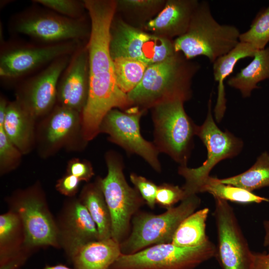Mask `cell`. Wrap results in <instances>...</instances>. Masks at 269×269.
<instances>
[{"mask_svg": "<svg viewBox=\"0 0 269 269\" xmlns=\"http://www.w3.org/2000/svg\"><path fill=\"white\" fill-rule=\"evenodd\" d=\"M8 102L3 97L0 99V127H2L7 111Z\"/></svg>", "mask_w": 269, "mask_h": 269, "instance_id": "obj_39", "label": "cell"}, {"mask_svg": "<svg viewBox=\"0 0 269 269\" xmlns=\"http://www.w3.org/2000/svg\"><path fill=\"white\" fill-rule=\"evenodd\" d=\"M143 111L137 107L125 112L112 109L104 118L100 133H106L111 141L128 152L141 157L154 170L160 172L161 168L158 149L154 143L145 140L140 134L139 121Z\"/></svg>", "mask_w": 269, "mask_h": 269, "instance_id": "obj_12", "label": "cell"}, {"mask_svg": "<svg viewBox=\"0 0 269 269\" xmlns=\"http://www.w3.org/2000/svg\"><path fill=\"white\" fill-rule=\"evenodd\" d=\"M91 31L86 46L88 52L89 91L81 114V132L86 142L100 133L106 115L116 108L132 106L127 94L119 88L110 52V28L116 11V0H84Z\"/></svg>", "mask_w": 269, "mask_h": 269, "instance_id": "obj_1", "label": "cell"}, {"mask_svg": "<svg viewBox=\"0 0 269 269\" xmlns=\"http://www.w3.org/2000/svg\"><path fill=\"white\" fill-rule=\"evenodd\" d=\"M110 52L113 59L131 58L148 66L177 53L170 39L146 32L115 17L110 28Z\"/></svg>", "mask_w": 269, "mask_h": 269, "instance_id": "obj_11", "label": "cell"}, {"mask_svg": "<svg viewBox=\"0 0 269 269\" xmlns=\"http://www.w3.org/2000/svg\"><path fill=\"white\" fill-rule=\"evenodd\" d=\"M130 177L145 202L150 208H154L158 186L146 178L134 173H131Z\"/></svg>", "mask_w": 269, "mask_h": 269, "instance_id": "obj_33", "label": "cell"}, {"mask_svg": "<svg viewBox=\"0 0 269 269\" xmlns=\"http://www.w3.org/2000/svg\"><path fill=\"white\" fill-rule=\"evenodd\" d=\"M208 208L193 212L177 228L171 243L177 246L191 248L203 245L210 240L206 233Z\"/></svg>", "mask_w": 269, "mask_h": 269, "instance_id": "obj_25", "label": "cell"}, {"mask_svg": "<svg viewBox=\"0 0 269 269\" xmlns=\"http://www.w3.org/2000/svg\"><path fill=\"white\" fill-rule=\"evenodd\" d=\"M201 192H208L214 198L242 204L269 202V199L257 195L243 188L221 183L219 178L209 176L201 188Z\"/></svg>", "mask_w": 269, "mask_h": 269, "instance_id": "obj_27", "label": "cell"}, {"mask_svg": "<svg viewBox=\"0 0 269 269\" xmlns=\"http://www.w3.org/2000/svg\"><path fill=\"white\" fill-rule=\"evenodd\" d=\"M165 2L161 0H116V9L133 13H143L163 6Z\"/></svg>", "mask_w": 269, "mask_h": 269, "instance_id": "obj_34", "label": "cell"}, {"mask_svg": "<svg viewBox=\"0 0 269 269\" xmlns=\"http://www.w3.org/2000/svg\"><path fill=\"white\" fill-rule=\"evenodd\" d=\"M67 172V174L76 176L81 181L87 182L94 175L90 163L78 158H73L70 160L68 164Z\"/></svg>", "mask_w": 269, "mask_h": 269, "instance_id": "obj_35", "label": "cell"}, {"mask_svg": "<svg viewBox=\"0 0 269 269\" xmlns=\"http://www.w3.org/2000/svg\"><path fill=\"white\" fill-rule=\"evenodd\" d=\"M216 255V247L210 241L191 248L161 244L122 254L110 269H195Z\"/></svg>", "mask_w": 269, "mask_h": 269, "instance_id": "obj_9", "label": "cell"}, {"mask_svg": "<svg viewBox=\"0 0 269 269\" xmlns=\"http://www.w3.org/2000/svg\"><path fill=\"white\" fill-rule=\"evenodd\" d=\"M33 2L62 16L74 19H84L87 11L84 0H34Z\"/></svg>", "mask_w": 269, "mask_h": 269, "instance_id": "obj_30", "label": "cell"}, {"mask_svg": "<svg viewBox=\"0 0 269 269\" xmlns=\"http://www.w3.org/2000/svg\"><path fill=\"white\" fill-rule=\"evenodd\" d=\"M219 180L222 183L239 187L250 192L269 187V153L267 151L262 153L255 163L245 172Z\"/></svg>", "mask_w": 269, "mask_h": 269, "instance_id": "obj_26", "label": "cell"}, {"mask_svg": "<svg viewBox=\"0 0 269 269\" xmlns=\"http://www.w3.org/2000/svg\"><path fill=\"white\" fill-rule=\"evenodd\" d=\"M214 198L218 235L216 258L223 269H251L253 252L250 249L233 208L227 201Z\"/></svg>", "mask_w": 269, "mask_h": 269, "instance_id": "obj_13", "label": "cell"}, {"mask_svg": "<svg viewBox=\"0 0 269 269\" xmlns=\"http://www.w3.org/2000/svg\"><path fill=\"white\" fill-rule=\"evenodd\" d=\"M79 135L82 137L81 114L57 105L48 114L39 130L41 153L50 155Z\"/></svg>", "mask_w": 269, "mask_h": 269, "instance_id": "obj_16", "label": "cell"}, {"mask_svg": "<svg viewBox=\"0 0 269 269\" xmlns=\"http://www.w3.org/2000/svg\"><path fill=\"white\" fill-rule=\"evenodd\" d=\"M22 153L0 127V167L2 173L15 168L20 162Z\"/></svg>", "mask_w": 269, "mask_h": 269, "instance_id": "obj_31", "label": "cell"}, {"mask_svg": "<svg viewBox=\"0 0 269 269\" xmlns=\"http://www.w3.org/2000/svg\"><path fill=\"white\" fill-rule=\"evenodd\" d=\"M185 198L184 191L177 185L163 183L157 187L156 203L166 209L174 207L177 202Z\"/></svg>", "mask_w": 269, "mask_h": 269, "instance_id": "obj_32", "label": "cell"}, {"mask_svg": "<svg viewBox=\"0 0 269 269\" xmlns=\"http://www.w3.org/2000/svg\"><path fill=\"white\" fill-rule=\"evenodd\" d=\"M81 202L88 209L95 222L99 240L112 238V220L109 208L102 192L100 179L84 188Z\"/></svg>", "mask_w": 269, "mask_h": 269, "instance_id": "obj_24", "label": "cell"}, {"mask_svg": "<svg viewBox=\"0 0 269 269\" xmlns=\"http://www.w3.org/2000/svg\"><path fill=\"white\" fill-rule=\"evenodd\" d=\"M180 54L148 66L140 82L127 94L132 105L152 108L165 100L190 98L191 79L200 66Z\"/></svg>", "mask_w": 269, "mask_h": 269, "instance_id": "obj_2", "label": "cell"}, {"mask_svg": "<svg viewBox=\"0 0 269 269\" xmlns=\"http://www.w3.org/2000/svg\"><path fill=\"white\" fill-rule=\"evenodd\" d=\"M265 231L263 245L265 247H269V220H265L263 222Z\"/></svg>", "mask_w": 269, "mask_h": 269, "instance_id": "obj_40", "label": "cell"}, {"mask_svg": "<svg viewBox=\"0 0 269 269\" xmlns=\"http://www.w3.org/2000/svg\"><path fill=\"white\" fill-rule=\"evenodd\" d=\"M197 0H168L161 10L144 25L151 33L170 39L183 35L199 4Z\"/></svg>", "mask_w": 269, "mask_h": 269, "instance_id": "obj_18", "label": "cell"}, {"mask_svg": "<svg viewBox=\"0 0 269 269\" xmlns=\"http://www.w3.org/2000/svg\"><path fill=\"white\" fill-rule=\"evenodd\" d=\"M251 269H269V253H253Z\"/></svg>", "mask_w": 269, "mask_h": 269, "instance_id": "obj_38", "label": "cell"}, {"mask_svg": "<svg viewBox=\"0 0 269 269\" xmlns=\"http://www.w3.org/2000/svg\"><path fill=\"white\" fill-rule=\"evenodd\" d=\"M107 176L99 179L112 220V238L121 244L129 236L131 221L145 201L135 188L125 179L122 158L110 151L106 154Z\"/></svg>", "mask_w": 269, "mask_h": 269, "instance_id": "obj_6", "label": "cell"}, {"mask_svg": "<svg viewBox=\"0 0 269 269\" xmlns=\"http://www.w3.org/2000/svg\"><path fill=\"white\" fill-rule=\"evenodd\" d=\"M71 55L60 57L24 79L16 92V100L35 119L48 114L57 101L60 77Z\"/></svg>", "mask_w": 269, "mask_h": 269, "instance_id": "obj_14", "label": "cell"}, {"mask_svg": "<svg viewBox=\"0 0 269 269\" xmlns=\"http://www.w3.org/2000/svg\"><path fill=\"white\" fill-rule=\"evenodd\" d=\"M268 249H269V252H268V253H269V247H268Z\"/></svg>", "mask_w": 269, "mask_h": 269, "instance_id": "obj_42", "label": "cell"}, {"mask_svg": "<svg viewBox=\"0 0 269 269\" xmlns=\"http://www.w3.org/2000/svg\"><path fill=\"white\" fill-rule=\"evenodd\" d=\"M10 29L39 44H55L71 41H83L89 38L91 26L86 18H69L46 8H29L15 15Z\"/></svg>", "mask_w": 269, "mask_h": 269, "instance_id": "obj_8", "label": "cell"}, {"mask_svg": "<svg viewBox=\"0 0 269 269\" xmlns=\"http://www.w3.org/2000/svg\"><path fill=\"white\" fill-rule=\"evenodd\" d=\"M83 44L80 41L55 44L4 42L0 45V77L13 81L30 75L60 57L72 55Z\"/></svg>", "mask_w": 269, "mask_h": 269, "instance_id": "obj_10", "label": "cell"}, {"mask_svg": "<svg viewBox=\"0 0 269 269\" xmlns=\"http://www.w3.org/2000/svg\"><path fill=\"white\" fill-rule=\"evenodd\" d=\"M89 91V57L86 44L71 56L61 74L57 86L58 105L82 113L86 105Z\"/></svg>", "mask_w": 269, "mask_h": 269, "instance_id": "obj_15", "label": "cell"}, {"mask_svg": "<svg viewBox=\"0 0 269 269\" xmlns=\"http://www.w3.org/2000/svg\"><path fill=\"white\" fill-rule=\"evenodd\" d=\"M197 135L205 145L207 150L206 160L197 168L180 165L178 173L185 179L182 188L186 198L200 193V190L213 168L221 160L232 158L242 150L243 142L228 131L223 132L215 123L212 114V99L208 103V112L203 124L197 126Z\"/></svg>", "mask_w": 269, "mask_h": 269, "instance_id": "obj_7", "label": "cell"}, {"mask_svg": "<svg viewBox=\"0 0 269 269\" xmlns=\"http://www.w3.org/2000/svg\"><path fill=\"white\" fill-rule=\"evenodd\" d=\"M269 79V47L258 50L252 61L235 76L229 78L228 85L238 90L243 98L249 97L257 84Z\"/></svg>", "mask_w": 269, "mask_h": 269, "instance_id": "obj_23", "label": "cell"}, {"mask_svg": "<svg viewBox=\"0 0 269 269\" xmlns=\"http://www.w3.org/2000/svg\"><path fill=\"white\" fill-rule=\"evenodd\" d=\"M42 269H71L66 266L63 265H57L55 266H47Z\"/></svg>", "mask_w": 269, "mask_h": 269, "instance_id": "obj_41", "label": "cell"}, {"mask_svg": "<svg viewBox=\"0 0 269 269\" xmlns=\"http://www.w3.org/2000/svg\"><path fill=\"white\" fill-rule=\"evenodd\" d=\"M258 50L252 45L239 42L228 53L219 57L213 63L214 78L218 82V96L214 109L215 119L220 122L226 110L224 81L233 72L237 63L247 57H253Z\"/></svg>", "mask_w": 269, "mask_h": 269, "instance_id": "obj_22", "label": "cell"}, {"mask_svg": "<svg viewBox=\"0 0 269 269\" xmlns=\"http://www.w3.org/2000/svg\"><path fill=\"white\" fill-rule=\"evenodd\" d=\"M239 41L249 43L257 50L265 48L269 42V6L256 17L247 31L241 33Z\"/></svg>", "mask_w": 269, "mask_h": 269, "instance_id": "obj_29", "label": "cell"}, {"mask_svg": "<svg viewBox=\"0 0 269 269\" xmlns=\"http://www.w3.org/2000/svg\"><path fill=\"white\" fill-rule=\"evenodd\" d=\"M184 102L167 99L152 107L154 144L180 165H187L197 127L185 111Z\"/></svg>", "mask_w": 269, "mask_h": 269, "instance_id": "obj_4", "label": "cell"}, {"mask_svg": "<svg viewBox=\"0 0 269 269\" xmlns=\"http://www.w3.org/2000/svg\"><path fill=\"white\" fill-rule=\"evenodd\" d=\"M22 221L25 243L30 246H56V227L42 201L36 196L28 195L21 199L17 208Z\"/></svg>", "mask_w": 269, "mask_h": 269, "instance_id": "obj_17", "label": "cell"}, {"mask_svg": "<svg viewBox=\"0 0 269 269\" xmlns=\"http://www.w3.org/2000/svg\"><path fill=\"white\" fill-rule=\"evenodd\" d=\"M240 34L235 26L216 21L208 2L202 1L195 9L187 31L173 41L174 49L187 59L204 56L213 63L237 46Z\"/></svg>", "mask_w": 269, "mask_h": 269, "instance_id": "obj_3", "label": "cell"}, {"mask_svg": "<svg viewBox=\"0 0 269 269\" xmlns=\"http://www.w3.org/2000/svg\"><path fill=\"white\" fill-rule=\"evenodd\" d=\"M121 255L120 244L110 238L88 243L70 257L75 269H110Z\"/></svg>", "mask_w": 269, "mask_h": 269, "instance_id": "obj_20", "label": "cell"}, {"mask_svg": "<svg viewBox=\"0 0 269 269\" xmlns=\"http://www.w3.org/2000/svg\"><path fill=\"white\" fill-rule=\"evenodd\" d=\"M18 215L12 212L0 216V242L2 244L8 240L19 223Z\"/></svg>", "mask_w": 269, "mask_h": 269, "instance_id": "obj_36", "label": "cell"}, {"mask_svg": "<svg viewBox=\"0 0 269 269\" xmlns=\"http://www.w3.org/2000/svg\"><path fill=\"white\" fill-rule=\"evenodd\" d=\"M35 119L16 100L8 103L4 131L22 154L31 150L34 142Z\"/></svg>", "mask_w": 269, "mask_h": 269, "instance_id": "obj_21", "label": "cell"}, {"mask_svg": "<svg viewBox=\"0 0 269 269\" xmlns=\"http://www.w3.org/2000/svg\"><path fill=\"white\" fill-rule=\"evenodd\" d=\"M113 60L117 84L121 90L127 94L140 82L148 65L143 62L125 57Z\"/></svg>", "mask_w": 269, "mask_h": 269, "instance_id": "obj_28", "label": "cell"}, {"mask_svg": "<svg viewBox=\"0 0 269 269\" xmlns=\"http://www.w3.org/2000/svg\"><path fill=\"white\" fill-rule=\"evenodd\" d=\"M63 232L69 256L80 247L99 240L97 225L81 201L74 202L68 209Z\"/></svg>", "mask_w": 269, "mask_h": 269, "instance_id": "obj_19", "label": "cell"}, {"mask_svg": "<svg viewBox=\"0 0 269 269\" xmlns=\"http://www.w3.org/2000/svg\"><path fill=\"white\" fill-rule=\"evenodd\" d=\"M80 181L76 176L67 174L57 181L56 188L62 194L72 196L77 192Z\"/></svg>", "mask_w": 269, "mask_h": 269, "instance_id": "obj_37", "label": "cell"}, {"mask_svg": "<svg viewBox=\"0 0 269 269\" xmlns=\"http://www.w3.org/2000/svg\"><path fill=\"white\" fill-rule=\"evenodd\" d=\"M197 195L187 197L177 206L160 214L137 213L132 220L131 232L121 244L123 255H131L149 246L171 243L181 223L200 204Z\"/></svg>", "mask_w": 269, "mask_h": 269, "instance_id": "obj_5", "label": "cell"}]
</instances>
